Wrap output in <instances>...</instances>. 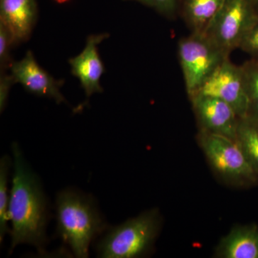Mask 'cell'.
I'll return each mask as SVG.
<instances>
[{"label":"cell","mask_w":258,"mask_h":258,"mask_svg":"<svg viewBox=\"0 0 258 258\" xmlns=\"http://www.w3.org/2000/svg\"><path fill=\"white\" fill-rule=\"evenodd\" d=\"M226 0H179V15L191 33L203 34Z\"/></svg>","instance_id":"obj_13"},{"label":"cell","mask_w":258,"mask_h":258,"mask_svg":"<svg viewBox=\"0 0 258 258\" xmlns=\"http://www.w3.org/2000/svg\"><path fill=\"white\" fill-rule=\"evenodd\" d=\"M159 210H149L110 230L98 244V257L136 258L150 250L161 227Z\"/></svg>","instance_id":"obj_3"},{"label":"cell","mask_w":258,"mask_h":258,"mask_svg":"<svg viewBox=\"0 0 258 258\" xmlns=\"http://www.w3.org/2000/svg\"><path fill=\"white\" fill-rule=\"evenodd\" d=\"M257 19V10L251 0H226L203 34L230 55L239 49Z\"/></svg>","instance_id":"obj_6"},{"label":"cell","mask_w":258,"mask_h":258,"mask_svg":"<svg viewBox=\"0 0 258 258\" xmlns=\"http://www.w3.org/2000/svg\"><path fill=\"white\" fill-rule=\"evenodd\" d=\"M189 99L200 130L236 140L240 117L230 105L204 95H194Z\"/></svg>","instance_id":"obj_8"},{"label":"cell","mask_w":258,"mask_h":258,"mask_svg":"<svg viewBox=\"0 0 258 258\" xmlns=\"http://www.w3.org/2000/svg\"><path fill=\"white\" fill-rule=\"evenodd\" d=\"M57 232L76 257L89 255L92 241L106 229L92 200L72 190L61 191L56 201Z\"/></svg>","instance_id":"obj_2"},{"label":"cell","mask_w":258,"mask_h":258,"mask_svg":"<svg viewBox=\"0 0 258 258\" xmlns=\"http://www.w3.org/2000/svg\"><path fill=\"white\" fill-rule=\"evenodd\" d=\"M15 46L14 41L11 34L5 28L3 24L0 23V67L1 72H5V70L10 69L12 62L10 50Z\"/></svg>","instance_id":"obj_18"},{"label":"cell","mask_w":258,"mask_h":258,"mask_svg":"<svg viewBox=\"0 0 258 258\" xmlns=\"http://www.w3.org/2000/svg\"><path fill=\"white\" fill-rule=\"evenodd\" d=\"M194 95L219 98L230 105L240 118L248 114L249 102L242 66L232 63L229 57L191 96Z\"/></svg>","instance_id":"obj_7"},{"label":"cell","mask_w":258,"mask_h":258,"mask_svg":"<svg viewBox=\"0 0 258 258\" xmlns=\"http://www.w3.org/2000/svg\"><path fill=\"white\" fill-rule=\"evenodd\" d=\"M13 152L14 174L8 208L12 223L11 251L20 244H32L42 251L46 242V199L16 143L13 144Z\"/></svg>","instance_id":"obj_1"},{"label":"cell","mask_w":258,"mask_h":258,"mask_svg":"<svg viewBox=\"0 0 258 258\" xmlns=\"http://www.w3.org/2000/svg\"><path fill=\"white\" fill-rule=\"evenodd\" d=\"M108 37L109 35L107 33L90 35L84 50L69 60L71 74L79 80L81 87L88 98L93 93L103 92L100 81L106 70L97 46Z\"/></svg>","instance_id":"obj_10"},{"label":"cell","mask_w":258,"mask_h":258,"mask_svg":"<svg viewBox=\"0 0 258 258\" xmlns=\"http://www.w3.org/2000/svg\"><path fill=\"white\" fill-rule=\"evenodd\" d=\"M135 1L149 7L169 20H174L179 15V0H123Z\"/></svg>","instance_id":"obj_17"},{"label":"cell","mask_w":258,"mask_h":258,"mask_svg":"<svg viewBox=\"0 0 258 258\" xmlns=\"http://www.w3.org/2000/svg\"><path fill=\"white\" fill-rule=\"evenodd\" d=\"M15 81L12 75L6 74L5 72H1L0 76V109L3 112L6 106L7 101L10 88L14 84Z\"/></svg>","instance_id":"obj_20"},{"label":"cell","mask_w":258,"mask_h":258,"mask_svg":"<svg viewBox=\"0 0 258 258\" xmlns=\"http://www.w3.org/2000/svg\"><path fill=\"white\" fill-rule=\"evenodd\" d=\"M15 83H19L28 92L55 100L57 104L66 103L60 92L63 81H57L42 69L35 60L32 51L28 50L20 61H13L10 67Z\"/></svg>","instance_id":"obj_9"},{"label":"cell","mask_w":258,"mask_h":258,"mask_svg":"<svg viewBox=\"0 0 258 258\" xmlns=\"http://www.w3.org/2000/svg\"><path fill=\"white\" fill-rule=\"evenodd\" d=\"M37 14L36 0H0V23L11 34L15 45L30 38Z\"/></svg>","instance_id":"obj_11"},{"label":"cell","mask_w":258,"mask_h":258,"mask_svg":"<svg viewBox=\"0 0 258 258\" xmlns=\"http://www.w3.org/2000/svg\"><path fill=\"white\" fill-rule=\"evenodd\" d=\"M10 164V157L5 156L0 161V240H4L7 233L11 230L8 228L9 221L8 208H9L10 196L8 195V175H9Z\"/></svg>","instance_id":"obj_15"},{"label":"cell","mask_w":258,"mask_h":258,"mask_svg":"<svg viewBox=\"0 0 258 258\" xmlns=\"http://www.w3.org/2000/svg\"><path fill=\"white\" fill-rule=\"evenodd\" d=\"M239 49L251 57H258V19L244 37Z\"/></svg>","instance_id":"obj_19"},{"label":"cell","mask_w":258,"mask_h":258,"mask_svg":"<svg viewBox=\"0 0 258 258\" xmlns=\"http://www.w3.org/2000/svg\"><path fill=\"white\" fill-rule=\"evenodd\" d=\"M217 258H258V226L237 225L222 237L215 249Z\"/></svg>","instance_id":"obj_12"},{"label":"cell","mask_w":258,"mask_h":258,"mask_svg":"<svg viewBox=\"0 0 258 258\" xmlns=\"http://www.w3.org/2000/svg\"><path fill=\"white\" fill-rule=\"evenodd\" d=\"M198 142L212 170L226 184L239 187L257 184L258 174L235 139L200 130Z\"/></svg>","instance_id":"obj_4"},{"label":"cell","mask_w":258,"mask_h":258,"mask_svg":"<svg viewBox=\"0 0 258 258\" xmlns=\"http://www.w3.org/2000/svg\"><path fill=\"white\" fill-rule=\"evenodd\" d=\"M177 55L189 97L196 92L230 56L204 34L199 33H191L189 36L180 39Z\"/></svg>","instance_id":"obj_5"},{"label":"cell","mask_w":258,"mask_h":258,"mask_svg":"<svg viewBox=\"0 0 258 258\" xmlns=\"http://www.w3.org/2000/svg\"><path fill=\"white\" fill-rule=\"evenodd\" d=\"M241 66L249 102L247 115L258 118V57H251Z\"/></svg>","instance_id":"obj_16"},{"label":"cell","mask_w":258,"mask_h":258,"mask_svg":"<svg viewBox=\"0 0 258 258\" xmlns=\"http://www.w3.org/2000/svg\"><path fill=\"white\" fill-rule=\"evenodd\" d=\"M251 1H252V3H253L254 8H256V10H257L258 13V0H251Z\"/></svg>","instance_id":"obj_21"},{"label":"cell","mask_w":258,"mask_h":258,"mask_svg":"<svg viewBox=\"0 0 258 258\" xmlns=\"http://www.w3.org/2000/svg\"><path fill=\"white\" fill-rule=\"evenodd\" d=\"M237 143L258 174V118L247 115L240 118L237 126Z\"/></svg>","instance_id":"obj_14"}]
</instances>
